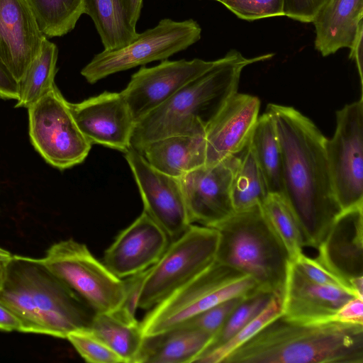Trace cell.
Instances as JSON below:
<instances>
[{"label": "cell", "mask_w": 363, "mask_h": 363, "mask_svg": "<svg viewBox=\"0 0 363 363\" xmlns=\"http://www.w3.org/2000/svg\"><path fill=\"white\" fill-rule=\"evenodd\" d=\"M259 290L248 275L216 261L150 308L140 322L144 337L184 324L228 299Z\"/></svg>", "instance_id": "obj_6"}, {"label": "cell", "mask_w": 363, "mask_h": 363, "mask_svg": "<svg viewBox=\"0 0 363 363\" xmlns=\"http://www.w3.org/2000/svg\"><path fill=\"white\" fill-rule=\"evenodd\" d=\"M325 152L335 198L342 211L363 206V99L336 112V128Z\"/></svg>", "instance_id": "obj_11"}, {"label": "cell", "mask_w": 363, "mask_h": 363, "mask_svg": "<svg viewBox=\"0 0 363 363\" xmlns=\"http://www.w3.org/2000/svg\"><path fill=\"white\" fill-rule=\"evenodd\" d=\"M238 163L232 155L179 178L190 224L214 228L234 212L231 184Z\"/></svg>", "instance_id": "obj_12"}, {"label": "cell", "mask_w": 363, "mask_h": 363, "mask_svg": "<svg viewBox=\"0 0 363 363\" xmlns=\"http://www.w3.org/2000/svg\"><path fill=\"white\" fill-rule=\"evenodd\" d=\"M12 257V255L5 249L0 247V261L7 262Z\"/></svg>", "instance_id": "obj_43"}, {"label": "cell", "mask_w": 363, "mask_h": 363, "mask_svg": "<svg viewBox=\"0 0 363 363\" xmlns=\"http://www.w3.org/2000/svg\"><path fill=\"white\" fill-rule=\"evenodd\" d=\"M243 298H232L219 303L184 324L214 335Z\"/></svg>", "instance_id": "obj_35"}, {"label": "cell", "mask_w": 363, "mask_h": 363, "mask_svg": "<svg viewBox=\"0 0 363 363\" xmlns=\"http://www.w3.org/2000/svg\"><path fill=\"white\" fill-rule=\"evenodd\" d=\"M216 261L250 276L261 291L282 298L291 261L261 204L218 223Z\"/></svg>", "instance_id": "obj_5"}, {"label": "cell", "mask_w": 363, "mask_h": 363, "mask_svg": "<svg viewBox=\"0 0 363 363\" xmlns=\"http://www.w3.org/2000/svg\"><path fill=\"white\" fill-rule=\"evenodd\" d=\"M79 129L92 144L125 152L135 122L120 92L104 91L81 102H69Z\"/></svg>", "instance_id": "obj_16"}, {"label": "cell", "mask_w": 363, "mask_h": 363, "mask_svg": "<svg viewBox=\"0 0 363 363\" xmlns=\"http://www.w3.org/2000/svg\"><path fill=\"white\" fill-rule=\"evenodd\" d=\"M282 155L284 194L302 227L306 246L318 248L341 212L325 152L326 138L314 123L291 106L268 104Z\"/></svg>", "instance_id": "obj_1"}, {"label": "cell", "mask_w": 363, "mask_h": 363, "mask_svg": "<svg viewBox=\"0 0 363 363\" xmlns=\"http://www.w3.org/2000/svg\"><path fill=\"white\" fill-rule=\"evenodd\" d=\"M317 249L315 259L363 298V206L342 211Z\"/></svg>", "instance_id": "obj_15"}, {"label": "cell", "mask_w": 363, "mask_h": 363, "mask_svg": "<svg viewBox=\"0 0 363 363\" xmlns=\"http://www.w3.org/2000/svg\"><path fill=\"white\" fill-rule=\"evenodd\" d=\"M40 32L48 38L62 36L84 13V0H26Z\"/></svg>", "instance_id": "obj_29"}, {"label": "cell", "mask_w": 363, "mask_h": 363, "mask_svg": "<svg viewBox=\"0 0 363 363\" xmlns=\"http://www.w3.org/2000/svg\"><path fill=\"white\" fill-rule=\"evenodd\" d=\"M125 158L138 187L143 211L171 240L177 238L191 225L179 178L156 169L131 147L125 152Z\"/></svg>", "instance_id": "obj_13"}, {"label": "cell", "mask_w": 363, "mask_h": 363, "mask_svg": "<svg viewBox=\"0 0 363 363\" xmlns=\"http://www.w3.org/2000/svg\"><path fill=\"white\" fill-rule=\"evenodd\" d=\"M261 206L290 259H295L303 252L306 242L301 225L291 206L280 194H269Z\"/></svg>", "instance_id": "obj_30"}, {"label": "cell", "mask_w": 363, "mask_h": 363, "mask_svg": "<svg viewBox=\"0 0 363 363\" xmlns=\"http://www.w3.org/2000/svg\"><path fill=\"white\" fill-rule=\"evenodd\" d=\"M363 0H328L315 16V48L324 57L350 48L363 24Z\"/></svg>", "instance_id": "obj_21"}, {"label": "cell", "mask_w": 363, "mask_h": 363, "mask_svg": "<svg viewBox=\"0 0 363 363\" xmlns=\"http://www.w3.org/2000/svg\"><path fill=\"white\" fill-rule=\"evenodd\" d=\"M223 363H363V325L272 320Z\"/></svg>", "instance_id": "obj_4"}, {"label": "cell", "mask_w": 363, "mask_h": 363, "mask_svg": "<svg viewBox=\"0 0 363 363\" xmlns=\"http://www.w3.org/2000/svg\"><path fill=\"white\" fill-rule=\"evenodd\" d=\"M45 38L26 0H0V62L18 82Z\"/></svg>", "instance_id": "obj_19"}, {"label": "cell", "mask_w": 363, "mask_h": 363, "mask_svg": "<svg viewBox=\"0 0 363 363\" xmlns=\"http://www.w3.org/2000/svg\"><path fill=\"white\" fill-rule=\"evenodd\" d=\"M272 56L247 58L233 50L215 60L208 69L135 123L130 147L138 150L150 142L171 135L205 136L209 125L238 92L242 69Z\"/></svg>", "instance_id": "obj_3"}, {"label": "cell", "mask_w": 363, "mask_h": 363, "mask_svg": "<svg viewBox=\"0 0 363 363\" xmlns=\"http://www.w3.org/2000/svg\"><path fill=\"white\" fill-rule=\"evenodd\" d=\"M201 28L193 19L164 18L152 28L138 33L129 44L95 55L81 71L90 84L112 74L156 60H164L200 40Z\"/></svg>", "instance_id": "obj_9"}, {"label": "cell", "mask_w": 363, "mask_h": 363, "mask_svg": "<svg viewBox=\"0 0 363 363\" xmlns=\"http://www.w3.org/2000/svg\"><path fill=\"white\" fill-rule=\"evenodd\" d=\"M0 303L18 319L21 332L60 338L89 329L96 314L41 259L19 255L6 263Z\"/></svg>", "instance_id": "obj_2"}, {"label": "cell", "mask_w": 363, "mask_h": 363, "mask_svg": "<svg viewBox=\"0 0 363 363\" xmlns=\"http://www.w3.org/2000/svg\"><path fill=\"white\" fill-rule=\"evenodd\" d=\"M170 242L167 234L143 211L106 250L103 263L123 279L153 266Z\"/></svg>", "instance_id": "obj_17"}, {"label": "cell", "mask_w": 363, "mask_h": 363, "mask_svg": "<svg viewBox=\"0 0 363 363\" xmlns=\"http://www.w3.org/2000/svg\"><path fill=\"white\" fill-rule=\"evenodd\" d=\"M332 321L363 325V298L353 297L335 313Z\"/></svg>", "instance_id": "obj_38"}, {"label": "cell", "mask_w": 363, "mask_h": 363, "mask_svg": "<svg viewBox=\"0 0 363 363\" xmlns=\"http://www.w3.org/2000/svg\"><path fill=\"white\" fill-rule=\"evenodd\" d=\"M291 261L294 263L303 275L315 282L340 286L352 291L336 276L324 267L316 259H312L302 252L295 259ZM353 293L355 294L354 292Z\"/></svg>", "instance_id": "obj_36"}, {"label": "cell", "mask_w": 363, "mask_h": 363, "mask_svg": "<svg viewBox=\"0 0 363 363\" xmlns=\"http://www.w3.org/2000/svg\"><path fill=\"white\" fill-rule=\"evenodd\" d=\"M89 330L103 340L123 360L137 363L144 335L141 324L121 308L111 313H96Z\"/></svg>", "instance_id": "obj_24"}, {"label": "cell", "mask_w": 363, "mask_h": 363, "mask_svg": "<svg viewBox=\"0 0 363 363\" xmlns=\"http://www.w3.org/2000/svg\"><path fill=\"white\" fill-rule=\"evenodd\" d=\"M84 13L94 23L104 50L129 44L138 33L130 22L123 0H84Z\"/></svg>", "instance_id": "obj_26"}, {"label": "cell", "mask_w": 363, "mask_h": 363, "mask_svg": "<svg viewBox=\"0 0 363 363\" xmlns=\"http://www.w3.org/2000/svg\"><path fill=\"white\" fill-rule=\"evenodd\" d=\"M274 296L269 292L258 290L243 298L213 335L205 350L216 347L227 342L262 313Z\"/></svg>", "instance_id": "obj_32"}, {"label": "cell", "mask_w": 363, "mask_h": 363, "mask_svg": "<svg viewBox=\"0 0 363 363\" xmlns=\"http://www.w3.org/2000/svg\"><path fill=\"white\" fill-rule=\"evenodd\" d=\"M328 0H284L283 13L294 20L311 23Z\"/></svg>", "instance_id": "obj_37"}, {"label": "cell", "mask_w": 363, "mask_h": 363, "mask_svg": "<svg viewBox=\"0 0 363 363\" xmlns=\"http://www.w3.org/2000/svg\"><path fill=\"white\" fill-rule=\"evenodd\" d=\"M238 155L239 163L231 184L234 212L245 211L262 204L269 194L250 141Z\"/></svg>", "instance_id": "obj_28"}, {"label": "cell", "mask_w": 363, "mask_h": 363, "mask_svg": "<svg viewBox=\"0 0 363 363\" xmlns=\"http://www.w3.org/2000/svg\"><path fill=\"white\" fill-rule=\"evenodd\" d=\"M41 261L95 313L113 312L123 304L125 280L113 274L84 244L62 240L50 246Z\"/></svg>", "instance_id": "obj_7"}, {"label": "cell", "mask_w": 363, "mask_h": 363, "mask_svg": "<svg viewBox=\"0 0 363 363\" xmlns=\"http://www.w3.org/2000/svg\"><path fill=\"white\" fill-rule=\"evenodd\" d=\"M250 145L269 194H284L281 150L272 116L258 117Z\"/></svg>", "instance_id": "obj_25"}, {"label": "cell", "mask_w": 363, "mask_h": 363, "mask_svg": "<svg viewBox=\"0 0 363 363\" xmlns=\"http://www.w3.org/2000/svg\"><path fill=\"white\" fill-rule=\"evenodd\" d=\"M66 339L86 362L123 363L122 359L89 329L73 331Z\"/></svg>", "instance_id": "obj_33"}, {"label": "cell", "mask_w": 363, "mask_h": 363, "mask_svg": "<svg viewBox=\"0 0 363 363\" xmlns=\"http://www.w3.org/2000/svg\"><path fill=\"white\" fill-rule=\"evenodd\" d=\"M218 239L216 228L191 224L171 240L160 259L147 270L138 308H152L213 264Z\"/></svg>", "instance_id": "obj_8"}, {"label": "cell", "mask_w": 363, "mask_h": 363, "mask_svg": "<svg viewBox=\"0 0 363 363\" xmlns=\"http://www.w3.org/2000/svg\"><path fill=\"white\" fill-rule=\"evenodd\" d=\"M0 330L21 332V323L18 319L1 303H0Z\"/></svg>", "instance_id": "obj_41"}, {"label": "cell", "mask_w": 363, "mask_h": 363, "mask_svg": "<svg viewBox=\"0 0 363 363\" xmlns=\"http://www.w3.org/2000/svg\"><path fill=\"white\" fill-rule=\"evenodd\" d=\"M6 263V262L0 261V289H1L3 281H4Z\"/></svg>", "instance_id": "obj_44"}, {"label": "cell", "mask_w": 363, "mask_h": 363, "mask_svg": "<svg viewBox=\"0 0 363 363\" xmlns=\"http://www.w3.org/2000/svg\"><path fill=\"white\" fill-rule=\"evenodd\" d=\"M281 314V298L274 296L262 312L247 325L225 343L203 352L194 362L223 363L231 352L247 342L265 325Z\"/></svg>", "instance_id": "obj_31"}, {"label": "cell", "mask_w": 363, "mask_h": 363, "mask_svg": "<svg viewBox=\"0 0 363 363\" xmlns=\"http://www.w3.org/2000/svg\"><path fill=\"white\" fill-rule=\"evenodd\" d=\"M259 99L236 93L208 127L206 164H212L238 155L247 145L259 117Z\"/></svg>", "instance_id": "obj_20"}, {"label": "cell", "mask_w": 363, "mask_h": 363, "mask_svg": "<svg viewBox=\"0 0 363 363\" xmlns=\"http://www.w3.org/2000/svg\"><path fill=\"white\" fill-rule=\"evenodd\" d=\"M355 296L345 288L309 279L290 261L281 298V315L304 324L332 321L338 309Z\"/></svg>", "instance_id": "obj_18"}, {"label": "cell", "mask_w": 363, "mask_h": 363, "mask_svg": "<svg viewBox=\"0 0 363 363\" xmlns=\"http://www.w3.org/2000/svg\"><path fill=\"white\" fill-rule=\"evenodd\" d=\"M28 110L30 141L49 164L63 170L84 161L91 144L79 129L69 102L56 85Z\"/></svg>", "instance_id": "obj_10"}, {"label": "cell", "mask_w": 363, "mask_h": 363, "mask_svg": "<svg viewBox=\"0 0 363 363\" xmlns=\"http://www.w3.org/2000/svg\"><path fill=\"white\" fill-rule=\"evenodd\" d=\"M160 172L179 178L206 164L204 135H171L150 142L138 150Z\"/></svg>", "instance_id": "obj_23"}, {"label": "cell", "mask_w": 363, "mask_h": 363, "mask_svg": "<svg viewBox=\"0 0 363 363\" xmlns=\"http://www.w3.org/2000/svg\"><path fill=\"white\" fill-rule=\"evenodd\" d=\"M213 335L187 325L144 337L137 363L194 362Z\"/></svg>", "instance_id": "obj_22"}, {"label": "cell", "mask_w": 363, "mask_h": 363, "mask_svg": "<svg viewBox=\"0 0 363 363\" xmlns=\"http://www.w3.org/2000/svg\"><path fill=\"white\" fill-rule=\"evenodd\" d=\"M18 82L0 62V99L17 100Z\"/></svg>", "instance_id": "obj_39"}, {"label": "cell", "mask_w": 363, "mask_h": 363, "mask_svg": "<svg viewBox=\"0 0 363 363\" xmlns=\"http://www.w3.org/2000/svg\"><path fill=\"white\" fill-rule=\"evenodd\" d=\"M143 0H123L130 23L135 27L139 19Z\"/></svg>", "instance_id": "obj_42"}, {"label": "cell", "mask_w": 363, "mask_h": 363, "mask_svg": "<svg viewBox=\"0 0 363 363\" xmlns=\"http://www.w3.org/2000/svg\"><path fill=\"white\" fill-rule=\"evenodd\" d=\"M350 58L354 60L358 69L360 83L363 82V24L359 28L356 37L351 46Z\"/></svg>", "instance_id": "obj_40"}, {"label": "cell", "mask_w": 363, "mask_h": 363, "mask_svg": "<svg viewBox=\"0 0 363 363\" xmlns=\"http://www.w3.org/2000/svg\"><path fill=\"white\" fill-rule=\"evenodd\" d=\"M58 50L45 37L40 53L18 82V98L16 107L28 108L55 85Z\"/></svg>", "instance_id": "obj_27"}, {"label": "cell", "mask_w": 363, "mask_h": 363, "mask_svg": "<svg viewBox=\"0 0 363 363\" xmlns=\"http://www.w3.org/2000/svg\"><path fill=\"white\" fill-rule=\"evenodd\" d=\"M214 1H218V2H220V3L223 4H224V3L225 1V0H214Z\"/></svg>", "instance_id": "obj_45"}, {"label": "cell", "mask_w": 363, "mask_h": 363, "mask_svg": "<svg viewBox=\"0 0 363 363\" xmlns=\"http://www.w3.org/2000/svg\"><path fill=\"white\" fill-rule=\"evenodd\" d=\"M214 62L198 58L164 60L155 67H142L120 92L135 122L165 103L190 81L208 69Z\"/></svg>", "instance_id": "obj_14"}, {"label": "cell", "mask_w": 363, "mask_h": 363, "mask_svg": "<svg viewBox=\"0 0 363 363\" xmlns=\"http://www.w3.org/2000/svg\"><path fill=\"white\" fill-rule=\"evenodd\" d=\"M284 0H225L224 6L238 18L253 21L284 16Z\"/></svg>", "instance_id": "obj_34"}]
</instances>
